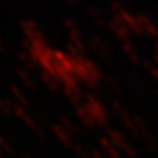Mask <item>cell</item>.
<instances>
[{
    "label": "cell",
    "mask_w": 158,
    "mask_h": 158,
    "mask_svg": "<svg viewBox=\"0 0 158 158\" xmlns=\"http://www.w3.org/2000/svg\"><path fill=\"white\" fill-rule=\"evenodd\" d=\"M11 90H13V93H14V94H15L17 97L19 98V101H22V103H25V97L21 94V92H19V90H17V87H14V86H13V87H11Z\"/></svg>",
    "instance_id": "6da1fadb"
},
{
    "label": "cell",
    "mask_w": 158,
    "mask_h": 158,
    "mask_svg": "<svg viewBox=\"0 0 158 158\" xmlns=\"http://www.w3.org/2000/svg\"><path fill=\"white\" fill-rule=\"evenodd\" d=\"M0 147H3L4 150H7V151H11V147L8 146V143L4 142V139H3V137H0Z\"/></svg>",
    "instance_id": "7a4b0ae2"
},
{
    "label": "cell",
    "mask_w": 158,
    "mask_h": 158,
    "mask_svg": "<svg viewBox=\"0 0 158 158\" xmlns=\"http://www.w3.org/2000/svg\"><path fill=\"white\" fill-rule=\"evenodd\" d=\"M0 50H2V52H3V50H4V44H3L2 39H0Z\"/></svg>",
    "instance_id": "3957f363"
},
{
    "label": "cell",
    "mask_w": 158,
    "mask_h": 158,
    "mask_svg": "<svg viewBox=\"0 0 158 158\" xmlns=\"http://www.w3.org/2000/svg\"><path fill=\"white\" fill-rule=\"evenodd\" d=\"M0 156H2V150H0Z\"/></svg>",
    "instance_id": "277c9868"
}]
</instances>
